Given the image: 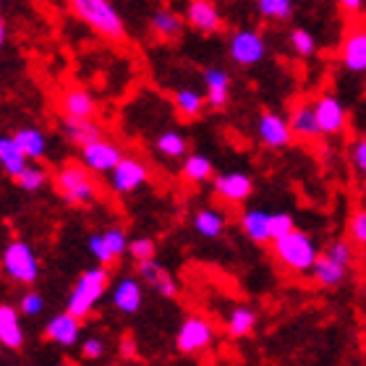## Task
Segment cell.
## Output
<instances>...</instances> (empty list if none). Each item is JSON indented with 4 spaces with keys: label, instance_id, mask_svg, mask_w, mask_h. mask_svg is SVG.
<instances>
[{
    "label": "cell",
    "instance_id": "obj_1",
    "mask_svg": "<svg viewBox=\"0 0 366 366\" xmlns=\"http://www.w3.org/2000/svg\"><path fill=\"white\" fill-rule=\"evenodd\" d=\"M107 282H110L107 264H97V267L81 272V277H79L74 290H71L66 312L79 317V320L86 317V314H92L94 312V306H97L99 301H102V296L107 293Z\"/></svg>",
    "mask_w": 366,
    "mask_h": 366
},
{
    "label": "cell",
    "instance_id": "obj_2",
    "mask_svg": "<svg viewBox=\"0 0 366 366\" xmlns=\"http://www.w3.org/2000/svg\"><path fill=\"white\" fill-rule=\"evenodd\" d=\"M71 11L89 24L92 29L99 31L107 39H123L126 37V24L123 16L115 11L110 0H71Z\"/></svg>",
    "mask_w": 366,
    "mask_h": 366
},
{
    "label": "cell",
    "instance_id": "obj_3",
    "mask_svg": "<svg viewBox=\"0 0 366 366\" xmlns=\"http://www.w3.org/2000/svg\"><path fill=\"white\" fill-rule=\"evenodd\" d=\"M274 257L280 259L282 267H288L290 272H309L320 254V246L314 244V238L301 230H288L285 236L274 238Z\"/></svg>",
    "mask_w": 366,
    "mask_h": 366
},
{
    "label": "cell",
    "instance_id": "obj_4",
    "mask_svg": "<svg viewBox=\"0 0 366 366\" xmlns=\"http://www.w3.org/2000/svg\"><path fill=\"white\" fill-rule=\"evenodd\" d=\"M55 186H58L61 197L66 199L71 207H89L97 202L99 189L84 165H76V162L63 165V168L58 170V176H55Z\"/></svg>",
    "mask_w": 366,
    "mask_h": 366
},
{
    "label": "cell",
    "instance_id": "obj_5",
    "mask_svg": "<svg viewBox=\"0 0 366 366\" xmlns=\"http://www.w3.org/2000/svg\"><path fill=\"white\" fill-rule=\"evenodd\" d=\"M3 272L11 277L14 282H21V285H34L39 277V262L37 254L26 241H11V244L3 249Z\"/></svg>",
    "mask_w": 366,
    "mask_h": 366
},
{
    "label": "cell",
    "instance_id": "obj_6",
    "mask_svg": "<svg viewBox=\"0 0 366 366\" xmlns=\"http://www.w3.org/2000/svg\"><path fill=\"white\" fill-rule=\"evenodd\" d=\"M214 332L212 322L204 320V317H186L183 325L178 327L176 332V348L186 356H194V353H204L207 348H212L214 345Z\"/></svg>",
    "mask_w": 366,
    "mask_h": 366
},
{
    "label": "cell",
    "instance_id": "obj_7",
    "mask_svg": "<svg viewBox=\"0 0 366 366\" xmlns=\"http://www.w3.org/2000/svg\"><path fill=\"white\" fill-rule=\"evenodd\" d=\"M107 176H110V186H113L118 197H129V194L139 191L149 181V165L144 160L134 157V154H123Z\"/></svg>",
    "mask_w": 366,
    "mask_h": 366
},
{
    "label": "cell",
    "instance_id": "obj_8",
    "mask_svg": "<svg viewBox=\"0 0 366 366\" xmlns=\"http://www.w3.org/2000/svg\"><path fill=\"white\" fill-rule=\"evenodd\" d=\"M228 55L236 66H241V69H252V66L264 61V55H267V42H264V37H262L259 31L238 29V31H233L228 39Z\"/></svg>",
    "mask_w": 366,
    "mask_h": 366
},
{
    "label": "cell",
    "instance_id": "obj_9",
    "mask_svg": "<svg viewBox=\"0 0 366 366\" xmlns=\"http://www.w3.org/2000/svg\"><path fill=\"white\" fill-rule=\"evenodd\" d=\"M121 157H123V149L113 139L99 137V139H94V142H89V144L81 147V165H84L89 173H94V176H107Z\"/></svg>",
    "mask_w": 366,
    "mask_h": 366
},
{
    "label": "cell",
    "instance_id": "obj_10",
    "mask_svg": "<svg viewBox=\"0 0 366 366\" xmlns=\"http://www.w3.org/2000/svg\"><path fill=\"white\" fill-rule=\"evenodd\" d=\"M314 118H317L320 134H325V137H337V134L345 129V123H348V110H345V105L335 94H322V97L314 102Z\"/></svg>",
    "mask_w": 366,
    "mask_h": 366
},
{
    "label": "cell",
    "instance_id": "obj_11",
    "mask_svg": "<svg viewBox=\"0 0 366 366\" xmlns=\"http://www.w3.org/2000/svg\"><path fill=\"white\" fill-rule=\"evenodd\" d=\"M137 274H139V280L147 282L157 296H162V298H176L178 296L176 277L170 274V269L162 267L154 257H149V259H139L137 262Z\"/></svg>",
    "mask_w": 366,
    "mask_h": 366
},
{
    "label": "cell",
    "instance_id": "obj_12",
    "mask_svg": "<svg viewBox=\"0 0 366 366\" xmlns=\"http://www.w3.org/2000/svg\"><path fill=\"white\" fill-rule=\"evenodd\" d=\"M45 337L50 343L61 345V348H74L81 337V320L69 312L55 314L53 320L45 325Z\"/></svg>",
    "mask_w": 366,
    "mask_h": 366
},
{
    "label": "cell",
    "instance_id": "obj_13",
    "mask_svg": "<svg viewBox=\"0 0 366 366\" xmlns=\"http://www.w3.org/2000/svg\"><path fill=\"white\" fill-rule=\"evenodd\" d=\"M214 194L228 202V204H241L254 194V181L246 173H222V176L214 178Z\"/></svg>",
    "mask_w": 366,
    "mask_h": 366
},
{
    "label": "cell",
    "instance_id": "obj_14",
    "mask_svg": "<svg viewBox=\"0 0 366 366\" xmlns=\"http://www.w3.org/2000/svg\"><path fill=\"white\" fill-rule=\"evenodd\" d=\"M110 301L118 312L123 314H137L144 304V285L139 277H121L110 290Z\"/></svg>",
    "mask_w": 366,
    "mask_h": 366
},
{
    "label": "cell",
    "instance_id": "obj_15",
    "mask_svg": "<svg viewBox=\"0 0 366 366\" xmlns=\"http://www.w3.org/2000/svg\"><path fill=\"white\" fill-rule=\"evenodd\" d=\"M257 134H259L262 144H267L269 149H282V147H288L290 139H293L288 118H282V115H277V113H262L259 123H257Z\"/></svg>",
    "mask_w": 366,
    "mask_h": 366
},
{
    "label": "cell",
    "instance_id": "obj_16",
    "mask_svg": "<svg viewBox=\"0 0 366 366\" xmlns=\"http://www.w3.org/2000/svg\"><path fill=\"white\" fill-rule=\"evenodd\" d=\"M0 345L8 351H21L24 348L21 312L11 304H0Z\"/></svg>",
    "mask_w": 366,
    "mask_h": 366
},
{
    "label": "cell",
    "instance_id": "obj_17",
    "mask_svg": "<svg viewBox=\"0 0 366 366\" xmlns=\"http://www.w3.org/2000/svg\"><path fill=\"white\" fill-rule=\"evenodd\" d=\"M186 21L202 34H212L222 26V16L209 0H191L186 8Z\"/></svg>",
    "mask_w": 366,
    "mask_h": 366
},
{
    "label": "cell",
    "instance_id": "obj_18",
    "mask_svg": "<svg viewBox=\"0 0 366 366\" xmlns=\"http://www.w3.org/2000/svg\"><path fill=\"white\" fill-rule=\"evenodd\" d=\"M61 110L66 118H94L97 99L92 97V92L81 89V86H71L61 99Z\"/></svg>",
    "mask_w": 366,
    "mask_h": 366
},
{
    "label": "cell",
    "instance_id": "obj_19",
    "mask_svg": "<svg viewBox=\"0 0 366 366\" xmlns=\"http://www.w3.org/2000/svg\"><path fill=\"white\" fill-rule=\"evenodd\" d=\"M204 99L212 107H225L230 99V74L225 69H212L204 71Z\"/></svg>",
    "mask_w": 366,
    "mask_h": 366
},
{
    "label": "cell",
    "instance_id": "obj_20",
    "mask_svg": "<svg viewBox=\"0 0 366 366\" xmlns=\"http://www.w3.org/2000/svg\"><path fill=\"white\" fill-rule=\"evenodd\" d=\"M309 272L314 274V280L320 282L322 288H337V285H343V282L348 280L351 267H343V264L327 259L325 254H317V259H314Z\"/></svg>",
    "mask_w": 366,
    "mask_h": 366
},
{
    "label": "cell",
    "instance_id": "obj_21",
    "mask_svg": "<svg viewBox=\"0 0 366 366\" xmlns=\"http://www.w3.org/2000/svg\"><path fill=\"white\" fill-rule=\"evenodd\" d=\"M343 66L353 74H364L366 71V31L353 29L343 39Z\"/></svg>",
    "mask_w": 366,
    "mask_h": 366
},
{
    "label": "cell",
    "instance_id": "obj_22",
    "mask_svg": "<svg viewBox=\"0 0 366 366\" xmlns=\"http://www.w3.org/2000/svg\"><path fill=\"white\" fill-rule=\"evenodd\" d=\"M14 142L24 152L26 160H42L47 154V137L37 126H21V129H16Z\"/></svg>",
    "mask_w": 366,
    "mask_h": 366
},
{
    "label": "cell",
    "instance_id": "obj_23",
    "mask_svg": "<svg viewBox=\"0 0 366 366\" xmlns=\"http://www.w3.org/2000/svg\"><path fill=\"white\" fill-rule=\"evenodd\" d=\"M241 230L254 244H269V212L262 207H252L241 214Z\"/></svg>",
    "mask_w": 366,
    "mask_h": 366
},
{
    "label": "cell",
    "instance_id": "obj_24",
    "mask_svg": "<svg viewBox=\"0 0 366 366\" xmlns=\"http://www.w3.org/2000/svg\"><path fill=\"white\" fill-rule=\"evenodd\" d=\"M63 134H66L71 144L84 147L102 137V126L94 118H66L63 121Z\"/></svg>",
    "mask_w": 366,
    "mask_h": 366
},
{
    "label": "cell",
    "instance_id": "obj_25",
    "mask_svg": "<svg viewBox=\"0 0 366 366\" xmlns=\"http://www.w3.org/2000/svg\"><path fill=\"white\" fill-rule=\"evenodd\" d=\"M290 134H296L298 139H317L320 137V126H317V118H314V105L304 102L298 105L288 118Z\"/></svg>",
    "mask_w": 366,
    "mask_h": 366
},
{
    "label": "cell",
    "instance_id": "obj_26",
    "mask_svg": "<svg viewBox=\"0 0 366 366\" xmlns=\"http://www.w3.org/2000/svg\"><path fill=\"white\" fill-rule=\"evenodd\" d=\"M225 225H228L225 214H222L220 209H214V207H202V209L194 214V228H197L199 236H204V238H220Z\"/></svg>",
    "mask_w": 366,
    "mask_h": 366
},
{
    "label": "cell",
    "instance_id": "obj_27",
    "mask_svg": "<svg viewBox=\"0 0 366 366\" xmlns=\"http://www.w3.org/2000/svg\"><path fill=\"white\" fill-rule=\"evenodd\" d=\"M212 160L204 157V154H183V165H181V176L183 181L189 183H207L212 178Z\"/></svg>",
    "mask_w": 366,
    "mask_h": 366
},
{
    "label": "cell",
    "instance_id": "obj_28",
    "mask_svg": "<svg viewBox=\"0 0 366 366\" xmlns=\"http://www.w3.org/2000/svg\"><path fill=\"white\" fill-rule=\"evenodd\" d=\"M254 327H257V312L249 309V306H236L233 312L228 314V322H225V330H228L230 337H246L252 335Z\"/></svg>",
    "mask_w": 366,
    "mask_h": 366
},
{
    "label": "cell",
    "instance_id": "obj_29",
    "mask_svg": "<svg viewBox=\"0 0 366 366\" xmlns=\"http://www.w3.org/2000/svg\"><path fill=\"white\" fill-rule=\"evenodd\" d=\"M26 162L29 160H26L21 149L16 147L14 137H3V134H0V168L6 170L11 178H16L24 170Z\"/></svg>",
    "mask_w": 366,
    "mask_h": 366
},
{
    "label": "cell",
    "instance_id": "obj_30",
    "mask_svg": "<svg viewBox=\"0 0 366 366\" xmlns=\"http://www.w3.org/2000/svg\"><path fill=\"white\" fill-rule=\"evenodd\" d=\"M154 149H157L162 157H183V154L189 152V139L183 137L181 131L168 129L165 134H160V137H157V142H154Z\"/></svg>",
    "mask_w": 366,
    "mask_h": 366
},
{
    "label": "cell",
    "instance_id": "obj_31",
    "mask_svg": "<svg viewBox=\"0 0 366 366\" xmlns=\"http://www.w3.org/2000/svg\"><path fill=\"white\" fill-rule=\"evenodd\" d=\"M149 24H152L154 34H157V37H162V39L178 37V34H181V29H183V19L176 14V11H157Z\"/></svg>",
    "mask_w": 366,
    "mask_h": 366
},
{
    "label": "cell",
    "instance_id": "obj_32",
    "mask_svg": "<svg viewBox=\"0 0 366 366\" xmlns=\"http://www.w3.org/2000/svg\"><path fill=\"white\" fill-rule=\"evenodd\" d=\"M296 3L293 0H257V11L267 21H290Z\"/></svg>",
    "mask_w": 366,
    "mask_h": 366
},
{
    "label": "cell",
    "instance_id": "obj_33",
    "mask_svg": "<svg viewBox=\"0 0 366 366\" xmlns=\"http://www.w3.org/2000/svg\"><path fill=\"white\" fill-rule=\"evenodd\" d=\"M207 99L204 94H199L197 89H178L176 92V110L183 118H197L204 110Z\"/></svg>",
    "mask_w": 366,
    "mask_h": 366
},
{
    "label": "cell",
    "instance_id": "obj_34",
    "mask_svg": "<svg viewBox=\"0 0 366 366\" xmlns=\"http://www.w3.org/2000/svg\"><path fill=\"white\" fill-rule=\"evenodd\" d=\"M47 170L45 168H39V165H24V170L16 176V183H19V189L26 191V194H37L42 186L47 183Z\"/></svg>",
    "mask_w": 366,
    "mask_h": 366
},
{
    "label": "cell",
    "instance_id": "obj_35",
    "mask_svg": "<svg viewBox=\"0 0 366 366\" xmlns=\"http://www.w3.org/2000/svg\"><path fill=\"white\" fill-rule=\"evenodd\" d=\"M325 257L332 259V262H337V264H343V267H351L353 259H356V249H353L351 241L337 238V241H332V244L325 249Z\"/></svg>",
    "mask_w": 366,
    "mask_h": 366
},
{
    "label": "cell",
    "instance_id": "obj_36",
    "mask_svg": "<svg viewBox=\"0 0 366 366\" xmlns=\"http://www.w3.org/2000/svg\"><path fill=\"white\" fill-rule=\"evenodd\" d=\"M290 47L298 58H312L317 53V39L309 29H293L290 31Z\"/></svg>",
    "mask_w": 366,
    "mask_h": 366
},
{
    "label": "cell",
    "instance_id": "obj_37",
    "mask_svg": "<svg viewBox=\"0 0 366 366\" xmlns=\"http://www.w3.org/2000/svg\"><path fill=\"white\" fill-rule=\"evenodd\" d=\"M102 241H105L107 252L113 254V259H118V257H123L126 254V246H129V236H126V230L123 228H107L102 230Z\"/></svg>",
    "mask_w": 366,
    "mask_h": 366
},
{
    "label": "cell",
    "instance_id": "obj_38",
    "mask_svg": "<svg viewBox=\"0 0 366 366\" xmlns=\"http://www.w3.org/2000/svg\"><path fill=\"white\" fill-rule=\"evenodd\" d=\"M296 228V220H293V214L288 212H269V241L274 238L285 236L288 230Z\"/></svg>",
    "mask_w": 366,
    "mask_h": 366
},
{
    "label": "cell",
    "instance_id": "obj_39",
    "mask_svg": "<svg viewBox=\"0 0 366 366\" xmlns=\"http://www.w3.org/2000/svg\"><path fill=\"white\" fill-rule=\"evenodd\" d=\"M19 312L24 317H39V314L45 312V296H39L37 290H26L19 301Z\"/></svg>",
    "mask_w": 366,
    "mask_h": 366
},
{
    "label": "cell",
    "instance_id": "obj_40",
    "mask_svg": "<svg viewBox=\"0 0 366 366\" xmlns=\"http://www.w3.org/2000/svg\"><path fill=\"white\" fill-rule=\"evenodd\" d=\"M126 252L131 254V259H149V257H154V252H157V244H154L152 238H134V241H129V246H126Z\"/></svg>",
    "mask_w": 366,
    "mask_h": 366
},
{
    "label": "cell",
    "instance_id": "obj_41",
    "mask_svg": "<svg viewBox=\"0 0 366 366\" xmlns=\"http://www.w3.org/2000/svg\"><path fill=\"white\" fill-rule=\"evenodd\" d=\"M348 236H351V244H366V212L359 209V212L351 214V220H348Z\"/></svg>",
    "mask_w": 366,
    "mask_h": 366
},
{
    "label": "cell",
    "instance_id": "obj_42",
    "mask_svg": "<svg viewBox=\"0 0 366 366\" xmlns=\"http://www.w3.org/2000/svg\"><path fill=\"white\" fill-rule=\"evenodd\" d=\"M105 351H107V345L99 335H89V337H84V340H81V353H84V359L97 361V359H102V356H105Z\"/></svg>",
    "mask_w": 366,
    "mask_h": 366
},
{
    "label": "cell",
    "instance_id": "obj_43",
    "mask_svg": "<svg viewBox=\"0 0 366 366\" xmlns=\"http://www.w3.org/2000/svg\"><path fill=\"white\" fill-rule=\"evenodd\" d=\"M86 246H89L92 257L97 259V264H110V262H113V254L107 252L105 241H102V233H94V236H89Z\"/></svg>",
    "mask_w": 366,
    "mask_h": 366
},
{
    "label": "cell",
    "instance_id": "obj_44",
    "mask_svg": "<svg viewBox=\"0 0 366 366\" xmlns=\"http://www.w3.org/2000/svg\"><path fill=\"white\" fill-rule=\"evenodd\" d=\"M351 162H353V168L359 170V173H364V170H366V142H364V139H356V142H353Z\"/></svg>",
    "mask_w": 366,
    "mask_h": 366
},
{
    "label": "cell",
    "instance_id": "obj_45",
    "mask_svg": "<svg viewBox=\"0 0 366 366\" xmlns=\"http://www.w3.org/2000/svg\"><path fill=\"white\" fill-rule=\"evenodd\" d=\"M337 6L343 8L345 14H361V8H364V0H337Z\"/></svg>",
    "mask_w": 366,
    "mask_h": 366
},
{
    "label": "cell",
    "instance_id": "obj_46",
    "mask_svg": "<svg viewBox=\"0 0 366 366\" xmlns=\"http://www.w3.org/2000/svg\"><path fill=\"white\" fill-rule=\"evenodd\" d=\"M121 353H123V359H131V356L137 353V345H134V340H131L129 335L121 340Z\"/></svg>",
    "mask_w": 366,
    "mask_h": 366
},
{
    "label": "cell",
    "instance_id": "obj_47",
    "mask_svg": "<svg viewBox=\"0 0 366 366\" xmlns=\"http://www.w3.org/2000/svg\"><path fill=\"white\" fill-rule=\"evenodd\" d=\"M6 45V24H3V19H0V47Z\"/></svg>",
    "mask_w": 366,
    "mask_h": 366
}]
</instances>
